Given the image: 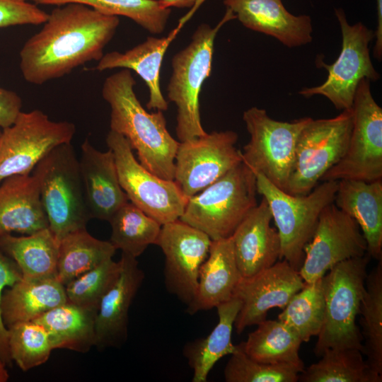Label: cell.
Returning a JSON list of instances; mask_svg holds the SVG:
<instances>
[{
    "label": "cell",
    "mask_w": 382,
    "mask_h": 382,
    "mask_svg": "<svg viewBox=\"0 0 382 382\" xmlns=\"http://www.w3.org/2000/svg\"><path fill=\"white\" fill-rule=\"evenodd\" d=\"M119 24L118 16L82 4L55 8L42 29L25 42L20 52L23 78L41 85L86 62L99 61Z\"/></svg>",
    "instance_id": "1"
},
{
    "label": "cell",
    "mask_w": 382,
    "mask_h": 382,
    "mask_svg": "<svg viewBox=\"0 0 382 382\" xmlns=\"http://www.w3.org/2000/svg\"><path fill=\"white\" fill-rule=\"evenodd\" d=\"M135 84L127 69L105 80L102 96L110 107V130L125 137L145 168L163 179L173 180L179 141L167 129L163 111L149 112L144 109L134 92Z\"/></svg>",
    "instance_id": "2"
},
{
    "label": "cell",
    "mask_w": 382,
    "mask_h": 382,
    "mask_svg": "<svg viewBox=\"0 0 382 382\" xmlns=\"http://www.w3.org/2000/svg\"><path fill=\"white\" fill-rule=\"evenodd\" d=\"M236 16L229 9L214 27L203 23L193 33L189 45L171 62L172 74L167 86L169 101L177 106L176 135L185 141L204 135L200 118L199 96L212 71L216 35L221 26Z\"/></svg>",
    "instance_id": "3"
},
{
    "label": "cell",
    "mask_w": 382,
    "mask_h": 382,
    "mask_svg": "<svg viewBox=\"0 0 382 382\" xmlns=\"http://www.w3.org/2000/svg\"><path fill=\"white\" fill-rule=\"evenodd\" d=\"M257 193L255 175L242 161L189 197L180 219L212 241L229 238L257 206Z\"/></svg>",
    "instance_id": "4"
},
{
    "label": "cell",
    "mask_w": 382,
    "mask_h": 382,
    "mask_svg": "<svg viewBox=\"0 0 382 382\" xmlns=\"http://www.w3.org/2000/svg\"><path fill=\"white\" fill-rule=\"evenodd\" d=\"M369 256L354 257L332 267L323 277L324 320L313 352L318 357L330 348L362 350L356 319L365 293Z\"/></svg>",
    "instance_id": "5"
},
{
    "label": "cell",
    "mask_w": 382,
    "mask_h": 382,
    "mask_svg": "<svg viewBox=\"0 0 382 382\" xmlns=\"http://www.w3.org/2000/svg\"><path fill=\"white\" fill-rule=\"evenodd\" d=\"M40 197L49 228L59 241L86 228L91 219L84 197L79 159L71 143L54 148L35 166Z\"/></svg>",
    "instance_id": "6"
},
{
    "label": "cell",
    "mask_w": 382,
    "mask_h": 382,
    "mask_svg": "<svg viewBox=\"0 0 382 382\" xmlns=\"http://www.w3.org/2000/svg\"><path fill=\"white\" fill-rule=\"evenodd\" d=\"M254 173L257 192L266 200L279 235L280 260H285L299 272L304 260V248L314 233L321 212L333 203L338 181H322L306 195H292L261 174Z\"/></svg>",
    "instance_id": "7"
},
{
    "label": "cell",
    "mask_w": 382,
    "mask_h": 382,
    "mask_svg": "<svg viewBox=\"0 0 382 382\" xmlns=\"http://www.w3.org/2000/svg\"><path fill=\"white\" fill-rule=\"evenodd\" d=\"M311 118L282 122L270 117L264 109L252 107L246 110L243 120L250 141L241 151L243 162L286 192L299 134Z\"/></svg>",
    "instance_id": "8"
},
{
    "label": "cell",
    "mask_w": 382,
    "mask_h": 382,
    "mask_svg": "<svg viewBox=\"0 0 382 382\" xmlns=\"http://www.w3.org/2000/svg\"><path fill=\"white\" fill-rule=\"evenodd\" d=\"M335 13L342 33L341 52L332 64L318 58L316 66L327 70V79L320 86L303 88L299 93L306 98L323 96L336 109L344 110L352 108L359 81L363 79L376 81L380 74L370 57L369 44L375 38V31L361 22L349 25L342 8H335Z\"/></svg>",
    "instance_id": "9"
},
{
    "label": "cell",
    "mask_w": 382,
    "mask_h": 382,
    "mask_svg": "<svg viewBox=\"0 0 382 382\" xmlns=\"http://www.w3.org/2000/svg\"><path fill=\"white\" fill-rule=\"evenodd\" d=\"M352 127V108L332 118H311L299 134L286 192L306 195L312 191L345 154Z\"/></svg>",
    "instance_id": "10"
},
{
    "label": "cell",
    "mask_w": 382,
    "mask_h": 382,
    "mask_svg": "<svg viewBox=\"0 0 382 382\" xmlns=\"http://www.w3.org/2000/svg\"><path fill=\"white\" fill-rule=\"evenodd\" d=\"M352 111V127L346 152L321 181L382 180V108L371 94L369 79L359 81Z\"/></svg>",
    "instance_id": "11"
},
{
    "label": "cell",
    "mask_w": 382,
    "mask_h": 382,
    "mask_svg": "<svg viewBox=\"0 0 382 382\" xmlns=\"http://www.w3.org/2000/svg\"><path fill=\"white\" fill-rule=\"evenodd\" d=\"M106 143L113 153L119 181L128 200L161 225L179 219L188 198L175 182L145 168L122 135L110 130Z\"/></svg>",
    "instance_id": "12"
},
{
    "label": "cell",
    "mask_w": 382,
    "mask_h": 382,
    "mask_svg": "<svg viewBox=\"0 0 382 382\" xmlns=\"http://www.w3.org/2000/svg\"><path fill=\"white\" fill-rule=\"evenodd\" d=\"M75 125L55 122L40 110L21 112L0 137V183L18 175H30L54 148L71 143Z\"/></svg>",
    "instance_id": "13"
},
{
    "label": "cell",
    "mask_w": 382,
    "mask_h": 382,
    "mask_svg": "<svg viewBox=\"0 0 382 382\" xmlns=\"http://www.w3.org/2000/svg\"><path fill=\"white\" fill-rule=\"evenodd\" d=\"M238 134L231 130L212 132L179 141L173 180L190 197L241 163V151L236 147Z\"/></svg>",
    "instance_id": "14"
},
{
    "label": "cell",
    "mask_w": 382,
    "mask_h": 382,
    "mask_svg": "<svg viewBox=\"0 0 382 382\" xmlns=\"http://www.w3.org/2000/svg\"><path fill=\"white\" fill-rule=\"evenodd\" d=\"M367 245L356 221L334 203L321 212L306 245L299 273L305 283L322 278L335 265L366 254Z\"/></svg>",
    "instance_id": "15"
},
{
    "label": "cell",
    "mask_w": 382,
    "mask_h": 382,
    "mask_svg": "<svg viewBox=\"0 0 382 382\" xmlns=\"http://www.w3.org/2000/svg\"><path fill=\"white\" fill-rule=\"evenodd\" d=\"M212 241L205 233L180 219L161 226L155 245L165 255V285L187 306L195 297L199 270Z\"/></svg>",
    "instance_id": "16"
},
{
    "label": "cell",
    "mask_w": 382,
    "mask_h": 382,
    "mask_svg": "<svg viewBox=\"0 0 382 382\" xmlns=\"http://www.w3.org/2000/svg\"><path fill=\"white\" fill-rule=\"evenodd\" d=\"M298 271L285 260L249 277H241L233 297L241 302L234 327L240 335L247 327L266 320L273 308L283 309L304 286Z\"/></svg>",
    "instance_id": "17"
},
{
    "label": "cell",
    "mask_w": 382,
    "mask_h": 382,
    "mask_svg": "<svg viewBox=\"0 0 382 382\" xmlns=\"http://www.w3.org/2000/svg\"><path fill=\"white\" fill-rule=\"evenodd\" d=\"M118 278L102 298L96 318V344L98 349L122 346L127 340L129 311L144 274L136 257L121 255Z\"/></svg>",
    "instance_id": "18"
},
{
    "label": "cell",
    "mask_w": 382,
    "mask_h": 382,
    "mask_svg": "<svg viewBox=\"0 0 382 382\" xmlns=\"http://www.w3.org/2000/svg\"><path fill=\"white\" fill-rule=\"evenodd\" d=\"M79 164L90 218L109 221L129 201L119 181L112 151H99L86 139Z\"/></svg>",
    "instance_id": "19"
},
{
    "label": "cell",
    "mask_w": 382,
    "mask_h": 382,
    "mask_svg": "<svg viewBox=\"0 0 382 382\" xmlns=\"http://www.w3.org/2000/svg\"><path fill=\"white\" fill-rule=\"evenodd\" d=\"M272 220L270 207L262 197L231 235L241 277H251L280 260L281 241L277 230L271 226Z\"/></svg>",
    "instance_id": "20"
},
{
    "label": "cell",
    "mask_w": 382,
    "mask_h": 382,
    "mask_svg": "<svg viewBox=\"0 0 382 382\" xmlns=\"http://www.w3.org/2000/svg\"><path fill=\"white\" fill-rule=\"evenodd\" d=\"M224 4L245 27L272 36L288 47L313 40L311 17L293 15L282 0H224Z\"/></svg>",
    "instance_id": "21"
},
{
    "label": "cell",
    "mask_w": 382,
    "mask_h": 382,
    "mask_svg": "<svg viewBox=\"0 0 382 382\" xmlns=\"http://www.w3.org/2000/svg\"><path fill=\"white\" fill-rule=\"evenodd\" d=\"M49 227L33 174L13 175L0 183V236L29 235Z\"/></svg>",
    "instance_id": "22"
},
{
    "label": "cell",
    "mask_w": 382,
    "mask_h": 382,
    "mask_svg": "<svg viewBox=\"0 0 382 382\" xmlns=\"http://www.w3.org/2000/svg\"><path fill=\"white\" fill-rule=\"evenodd\" d=\"M333 203L359 225L366 254L382 257V180H340Z\"/></svg>",
    "instance_id": "23"
},
{
    "label": "cell",
    "mask_w": 382,
    "mask_h": 382,
    "mask_svg": "<svg viewBox=\"0 0 382 382\" xmlns=\"http://www.w3.org/2000/svg\"><path fill=\"white\" fill-rule=\"evenodd\" d=\"M241 278L233 251L231 237L212 241L207 257L201 265L190 315L216 308L233 297Z\"/></svg>",
    "instance_id": "24"
},
{
    "label": "cell",
    "mask_w": 382,
    "mask_h": 382,
    "mask_svg": "<svg viewBox=\"0 0 382 382\" xmlns=\"http://www.w3.org/2000/svg\"><path fill=\"white\" fill-rule=\"evenodd\" d=\"M180 29L179 25L166 37H148L125 52L113 51L103 54L95 69L99 71L115 68L134 71L144 80L149 91L146 108L166 111L168 104L161 91L160 71L165 53Z\"/></svg>",
    "instance_id": "25"
},
{
    "label": "cell",
    "mask_w": 382,
    "mask_h": 382,
    "mask_svg": "<svg viewBox=\"0 0 382 382\" xmlns=\"http://www.w3.org/2000/svg\"><path fill=\"white\" fill-rule=\"evenodd\" d=\"M67 301L65 286L57 277H22L3 292L2 319L6 327L19 322L33 321Z\"/></svg>",
    "instance_id": "26"
},
{
    "label": "cell",
    "mask_w": 382,
    "mask_h": 382,
    "mask_svg": "<svg viewBox=\"0 0 382 382\" xmlns=\"http://www.w3.org/2000/svg\"><path fill=\"white\" fill-rule=\"evenodd\" d=\"M241 307V302L236 297L218 305L219 320L212 332L206 337L185 345L183 354L193 371L192 382H206L215 364L236 349L232 332Z\"/></svg>",
    "instance_id": "27"
},
{
    "label": "cell",
    "mask_w": 382,
    "mask_h": 382,
    "mask_svg": "<svg viewBox=\"0 0 382 382\" xmlns=\"http://www.w3.org/2000/svg\"><path fill=\"white\" fill-rule=\"evenodd\" d=\"M97 311L67 301L33 321L46 330L53 349L86 353L96 344Z\"/></svg>",
    "instance_id": "28"
},
{
    "label": "cell",
    "mask_w": 382,
    "mask_h": 382,
    "mask_svg": "<svg viewBox=\"0 0 382 382\" xmlns=\"http://www.w3.org/2000/svg\"><path fill=\"white\" fill-rule=\"evenodd\" d=\"M59 241L49 227L24 236H0V250L11 257L22 277H57Z\"/></svg>",
    "instance_id": "29"
},
{
    "label": "cell",
    "mask_w": 382,
    "mask_h": 382,
    "mask_svg": "<svg viewBox=\"0 0 382 382\" xmlns=\"http://www.w3.org/2000/svg\"><path fill=\"white\" fill-rule=\"evenodd\" d=\"M240 343L251 359L265 364H291L303 370L299 355L302 340L288 325L277 320H265Z\"/></svg>",
    "instance_id": "30"
},
{
    "label": "cell",
    "mask_w": 382,
    "mask_h": 382,
    "mask_svg": "<svg viewBox=\"0 0 382 382\" xmlns=\"http://www.w3.org/2000/svg\"><path fill=\"white\" fill-rule=\"evenodd\" d=\"M116 249L110 241L92 236L86 228L65 235L59 244L57 278L64 286L112 258Z\"/></svg>",
    "instance_id": "31"
},
{
    "label": "cell",
    "mask_w": 382,
    "mask_h": 382,
    "mask_svg": "<svg viewBox=\"0 0 382 382\" xmlns=\"http://www.w3.org/2000/svg\"><path fill=\"white\" fill-rule=\"evenodd\" d=\"M320 359L299 374L301 382H381L382 376L369 367L361 350L330 348Z\"/></svg>",
    "instance_id": "32"
},
{
    "label": "cell",
    "mask_w": 382,
    "mask_h": 382,
    "mask_svg": "<svg viewBox=\"0 0 382 382\" xmlns=\"http://www.w3.org/2000/svg\"><path fill=\"white\" fill-rule=\"evenodd\" d=\"M366 276L360 315L361 352L376 374L382 376V257Z\"/></svg>",
    "instance_id": "33"
},
{
    "label": "cell",
    "mask_w": 382,
    "mask_h": 382,
    "mask_svg": "<svg viewBox=\"0 0 382 382\" xmlns=\"http://www.w3.org/2000/svg\"><path fill=\"white\" fill-rule=\"evenodd\" d=\"M108 222L111 226L109 241L116 250L136 258L149 245L155 244L162 226L129 201Z\"/></svg>",
    "instance_id": "34"
},
{
    "label": "cell",
    "mask_w": 382,
    "mask_h": 382,
    "mask_svg": "<svg viewBox=\"0 0 382 382\" xmlns=\"http://www.w3.org/2000/svg\"><path fill=\"white\" fill-rule=\"evenodd\" d=\"M35 4L62 6L79 3L109 16L130 18L151 34L161 33L171 13L159 0H32Z\"/></svg>",
    "instance_id": "35"
},
{
    "label": "cell",
    "mask_w": 382,
    "mask_h": 382,
    "mask_svg": "<svg viewBox=\"0 0 382 382\" xmlns=\"http://www.w3.org/2000/svg\"><path fill=\"white\" fill-rule=\"evenodd\" d=\"M278 315V320L291 327L302 342H308L320 332L325 313L322 278L305 283Z\"/></svg>",
    "instance_id": "36"
},
{
    "label": "cell",
    "mask_w": 382,
    "mask_h": 382,
    "mask_svg": "<svg viewBox=\"0 0 382 382\" xmlns=\"http://www.w3.org/2000/svg\"><path fill=\"white\" fill-rule=\"evenodd\" d=\"M8 329V345L12 361L23 371L45 363L53 350L49 335L34 321L14 323Z\"/></svg>",
    "instance_id": "37"
},
{
    "label": "cell",
    "mask_w": 382,
    "mask_h": 382,
    "mask_svg": "<svg viewBox=\"0 0 382 382\" xmlns=\"http://www.w3.org/2000/svg\"><path fill=\"white\" fill-rule=\"evenodd\" d=\"M303 369L286 364H265L251 359L240 344L224 367L226 382H296Z\"/></svg>",
    "instance_id": "38"
},
{
    "label": "cell",
    "mask_w": 382,
    "mask_h": 382,
    "mask_svg": "<svg viewBox=\"0 0 382 382\" xmlns=\"http://www.w3.org/2000/svg\"><path fill=\"white\" fill-rule=\"evenodd\" d=\"M120 269V260L110 258L75 278L64 286L68 301L98 311L102 298L118 278Z\"/></svg>",
    "instance_id": "39"
},
{
    "label": "cell",
    "mask_w": 382,
    "mask_h": 382,
    "mask_svg": "<svg viewBox=\"0 0 382 382\" xmlns=\"http://www.w3.org/2000/svg\"><path fill=\"white\" fill-rule=\"evenodd\" d=\"M49 13L27 1L0 0V28L44 23Z\"/></svg>",
    "instance_id": "40"
},
{
    "label": "cell",
    "mask_w": 382,
    "mask_h": 382,
    "mask_svg": "<svg viewBox=\"0 0 382 382\" xmlns=\"http://www.w3.org/2000/svg\"><path fill=\"white\" fill-rule=\"evenodd\" d=\"M22 278L20 269L16 262L0 250V358L7 366L12 365L8 345V329L5 325L1 311L3 292Z\"/></svg>",
    "instance_id": "41"
},
{
    "label": "cell",
    "mask_w": 382,
    "mask_h": 382,
    "mask_svg": "<svg viewBox=\"0 0 382 382\" xmlns=\"http://www.w3.org/2000/svg\"><path fill=\"white\" fill-rule=\"evenodd\" d=\"M21 108V98L16 92L0 87V128L13 125Z\"/></svg>",
    "instance_id": "42"
},
{
    "label": "cell",
    "mask_w": 382,
    "mask_h": 382,
    "mask_svg": "<svg viewBox=\"0 0 382 382\" xmlns=\"http://www.w3.org/2000/svg\"><path fill=\"white\" fill-rule=\"evenodd\" d=\"M198 0H159L161 4L166 8L175 7L179 8H190Z\"/></svg>",
    "instance_id": "43"
},
{
    "label": "cell",
    "mask_w": 382,
    "mask_h": 382,
    "mask_svg": "<svg viewBox=\"0 0 382 382\" xmlns=\"http://www.w3.org/2000/svg\"><path fill=\"white\" fill-rule=\"evenodd\" d=\"M377 7V28L376 32L378 33H382V0H376Z\"/></svg>",
    "instance_id": "44"
},
{
    "label": "cell",
    "mask_w": 382,
    "mask_h": 382,
    "mask_svg": "<svg viewBox=\"0 0 382 382\" xmlns=\"http://www.w3.org/2000/svg\"><path fill=\"white\" fill-rule=\"evenodd\" d=\"M6 366V364L0 358V382H6L9 378Z\"/></svg>",
    "instance_id": "45"
},
{
    "label": "cell",
    "mask_w": 382,
    "mask_h": 382,
    "mask_svg": "<svg viewBox=\"0 0 382 382\" xmlns=\"http://www.w3.org/2000/svg\"><path fill=\"white\" fill-rule=\"evenodd\" d=\"M1 131H2V129L0 128V137H1Z\"/></svg>",
    "instance_id": "46"
},
{
    "label": "cell",
    "mask_w": 382,
    "mask_h": 382,
    "mask_svg": "<svg viewBox=\"0 0 382 382\" xmlns=\"http://www.w3.org/2000/svg\"><path fill=\"white\" fill-rule=\"evenodd\" d=\"M18 1H28V0H18Z\"/></svg>",
    "instance_id": "47"
}]
</instances>
